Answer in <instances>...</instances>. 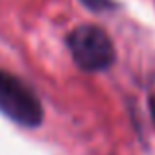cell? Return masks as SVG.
Masks as SVG:
<instances>
[{
    "mask_svg": "<svg viewBox=\"0 0 155 155\" xmlns=\"http://www.w3.org/2000/svg\"><path fill=\"white\" fill-rule=\"evenodd\" d=\"M67 47L77 67L88 73L106 71L116 59L112 39L106 35L102 28L91 24L75 28L67 38Z\"/></svg>",
    "mask_w": 155,
    "mask_h": 155,
    "instance_id": "1",
    "label": "cell"
},
{
    "mask_svg": "<svg viewBox=\"0 0 155 155\" xmlns=\"http://www.w3.org/2000/svg\"><path fill=\"white\" fill-rule=\"evenodd\" d=\"M0 112L24 128H38L43 122L39 98L18 77L6 71H0Z\"/></svg>",
    "mask_w": 155,
    "mask_h": 155,
    "instance_id": "2",
    "label": "cell"
},
{
    "mask_svg": "<svg viewBox=\"0 0 155 155\" xmlns=\"http://www.w3.org/2000/svg\"><path fill=\"white\" fill-rule=\"evenodd\" d=\"M84 6H88L91 10H106V8L112 6L110 0H81Z\"/></svg>",
    "mask_w": 155,
    "mask_h": 155,
    "instance_id": "3",
    "label": "cell"
},
{
    "mask_svg": "<svg viewBox=\"0 0 155 155\" xmlns=\"http://www.w3.org/2000/svg\"><path fill=\"white\" fill-rule=\"evenodd\" d=\"M149 110H151V118H153V122H155V94L149 98Z\"/></svg>",
    "mask_w": 155,
    "mask_h": 155,
    "instance_id": "4",
    "label": "cell"
}]
</instances>
